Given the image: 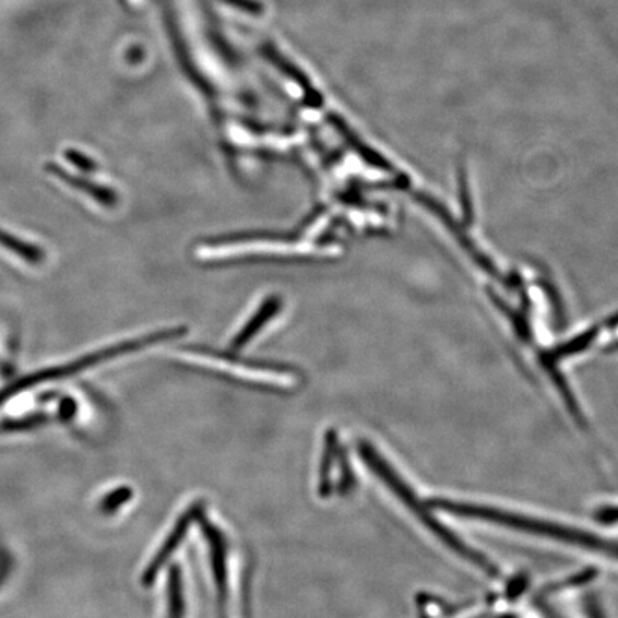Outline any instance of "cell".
<instances>
[{
	"instance_id": "cell-7",
	"label": "cell",
	"mask_w": 618,
	"mask_h": 618,
	"mask_svg": "<svg viewBox=\"0 0 618 618\" xmlns=\"http://www.w3.org/2000/svg\"><path fill=\"white\" fill-rule=\"evenodd\" d=\"M132 490L131 488L121 487L118 490L110 491L108 496L103 498L100 501V511L106 514L114 513L119 507H122L124 502L131 500Z\"/></svg>"
},
{
	"instance_id": "cell-4",
	"label": "cell",
	"mask_w": 618,
	"mask_h": 618,
	"mask_svg": "<svg viewBox=\"0 0 618 618\" xmlns=\"http://www.w3.org/2000/svg\"><path fill=\"white\" fill-rule=\"evenodd\" d=\"M186 617V596H183V584L181 569L174 566L168 575V611L166 618Z\"/></svg>"
},
{
	"instance_id": "cell-5",
	"label": "cell",
	"mask_w": 618,
	"mask_h": 618,
	"mask_svg": "<svg viewBox=\"0 0 618 618\" xmlns=\"http://www.w3.org/2000/svg\"><path fill=\"white\" fill-rule=\"evenodd\" d=\"M338 456V442L334 431H330L325 437L324 453H322L320 470V496H330L332 468H334L335 459Z\"/></svg>"
},
{
	"instance_id": "cell-1",
	"label": "cell",
	"mask_w": 618,
	"mask_h": 618,
	"mask_svg": "<svg viewBox=\"0 0 618 618\" xmlns=\"http://www.w3.org/2000/svg\"><path fill=\"white\" fill-rule=\"evenodd\" d=\"M182 330H169L161 331L158 334L147 335L144 338L128 341V343H122L115 345V347L105 348L98 350V353L86 355L76 361L69 363L67 366L54 368V370L39 371L34 373V376L26 377L25 380L16 382L7 390L0 392V404L4 403L11 395L17 394L23 390L29 389V387L35 384H40V382H48L54 380H59V378L73 376V373L82 372L87 370V368L96 366V364L108 361V359L117 358L119 355L124 353H132V350L147 347V345L159 343V341H165L169 338H175V336L181 335Z\"/></svg>"
},
{
	"instance_id": "cell-2",
	"label": "cell",
	"mask_w": 618,
	"mask_h": 618,
	"mask_svg": "<svg viewBox=\"0 0 618 618\" xmlns=\"http://www.w3.org/2000/svg\"><path fill=\"white\" fill-rule=\"evenodd\" d=\"M202 506L193 504L189 507V509L179 516L177 523L174 525L173 532L168 534V537L165 538L163 546H161L158 552L154 557L150 564H147L144 573V578H142V583L144 585H151L154 583L156 575H158L161 569L165 566V562L169 560L170 556L177 551V548L181 546L183 538H186L189 528L193 521L200 520L202 515Z\"/></svg>"
},
{
	"instance_id": "cell-6",
	"label": "cell",
	"mask_w": 618,
	"mask_h": 618,
	"mask_svg": "<svg viewBox=\"0 0 618 618\" xmlns=\"http://www.w3.org/2000/svg\"><path fill=\"white\" fill-rule=\"evenodd\" d=\"M278 309V302L275 299H271V301L265 304V307L261 308V311L257 313L255 320L246 326V330L238 335V338L235 340V348H242L243 345L248 343L249 340L252 338L253 334H257V331L260 330L262 324H265V321L269 320L271 316H274Z\"/></svg>"
},
{
	"instance_id": "cell-3",
	"label": "cell",
	"mask_w": 618,
	"mask_h": 618,
	"mask_svg": "<svg viewBox=\"0 0 618 618\" xmlns=\"http://www.w3.org/2000/svg\"><path fill=\"white\" fill-rule=\"evenodd\" d=\"M204 532L210 544L212 574H214L216 592H218L221 617L227 616L228 603V551L223 533L215 525L204 523Z\"/></svg>"
}]
</instances>
